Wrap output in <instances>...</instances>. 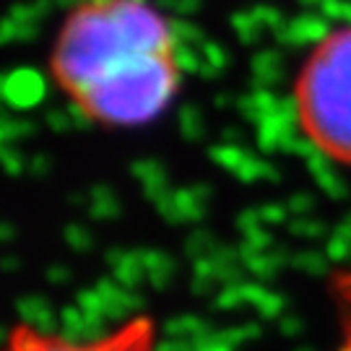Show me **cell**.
I'll use <instances>...</instances> for the list:
<instances>
[{
  "label": "cell",
  "mask_w": 351,
  "mask_h": 351,
  "mask_svg": "<svg viewBox=\"0 0 351 351\" xmlns=\"http://www.w3.org/2000/svg\"><path fill=\"white\" fill-rule=\"evenodd\" d=\"M47 73L91 125L146 128L182 88L177 29L154 0H73L55 29Z\"/></svg>",
  "instance_id": "obj_1"
},
{
  "label": "cell",
  "mask_w": 351,
  "mask_h": 351,
  "mask_svg": "<svg viewBox=\"0 0 351 351\" xmlns=\"http://www.w3.org/2000/svg\"><path fill=\"white\" fill-rule=\"evenodd\" d=\"M291 101L315 151L351 169V24L330 29L310 47L294 75Z\"/></svg>",
  "instance_id": "obj_2"
},
{
  "label": "cell",
  "mask_w": 351,
  "mask_h": 351,
  "mask_svg": "<svg viewBox=\"0 0 351 351\" xmlns=\"http://www.w3.org/2000/svg\"><path fill=\"white\" fill-rule=\"evenodd\" d=\"M159 330L151 315H133L94 339H68L34 323H16L3 351H156Z\"/></svg>",
  "instance_id": "obj_3"
},
{
  "label": "cell",
  "mask_w": 351,
  "mask_h": 351,
  "mask_svg": "<svg viewBox=\"0 0 351 351\" xmlns=\"http://www.w3.org/2000/svg\"><path fill=\"white\" fill-rule=\"evenodd\" d=\"M330 300L341 333L336 351H351V265L330 271Z\"/></svg>",
  "instance_id": "obj_4"
}]
</instances>
